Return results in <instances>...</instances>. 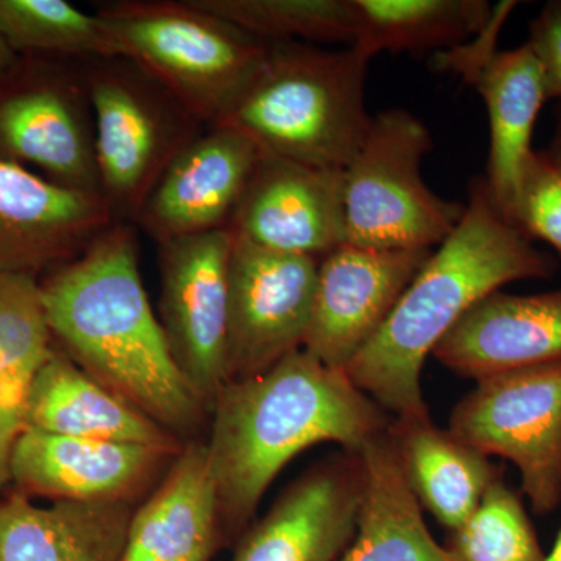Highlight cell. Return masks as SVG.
<instances>
[{
	"instance_id": "cell-23",
	"label": "cell",
	"mask_w": 561,
	"mask_h": 561,
	"mask_svg": "<svg viewBox=\"0 0 561 561\" xmlns=\"http://www.w3.org/2000/svg\"><path fill=\"white\" fill-rule=\"evenodd\" d=\"M359 454L365 470L359 522L339 561H453L424 523L389 431Z\"/></svg>"
},
{
	"instance_id": "cell-34",
	"label": "cell",
	"mask_w": 561,
	"mask_h": 561,
	"mask_svg": "<svg viewBox=\"0 0 561 561\" xmlns=\"http://www.w3.org/2000/svg\"><path fill=\"white\" fill-rule=\"evenodd\" d=\"M542 561H561V529L559 535H557L556 542H553L552 551Z\"/></svg>"
},
{
	"instance_id": "cell-3",
	"label": "cell",
	"mask_w": 561,
	"mask_h": 561,
	"mask_svg": "<svg viewBox=\"0 0 561 561\" xmlns=\"http://www.w3.org/2000/svg\"><path fill=\"white\" fill-rule=\"evenodd\" d=\"M556 271V261L501 216L485 180H476L456 230L432 251L345 373L394 419L430 416L421 371L435 346L482 298L513 280L549 278Z\"/></svg>"
},
{
	"instance_id": "cell-8",
	"label": "cell",
	"mask_w": 561,
	"mask_h": 561,
	"mask_svg": "<svg viewBox=\"0 0 561 561\" xmlns=\"http://www.w3.org/2000/svg\"><path fill=\"white\" fill-rule=\"evenodd\" d=\"M457 402L449 432L483 454L511 460L537 515L561 504V362L486 376Z\"/></svg>"
},
{
	"instance_id": "cell-31",
	"label": "cell",
	"mask_w": 561,
	"mask_h": 561,
	"mask_svg": "<svg viewBox=\"0 0 561 561\" xmlns=\"http://www.w3.org/2000/svg\"><path fill=\"white\" fill-rule=\"evenodd\" d=\"M527 46L540 65L548 101L561 99V0L546 3L530 22Z\"/></svg>"
},
{
	"instance_id": "cell-7",
	"label": "cell",
	"mask_w": 561,
	"mask_h": 561,
	"mask_svg": "<svg viewBox=\"0 0 561 561\" xmlns=\"http://www.w3.org/2000/svg\"><path fill=\"white\" fill-rule=\"evenodd\" d=\"M432 146L426 125L409 111L373 117L360 150L343 171L346 243L432 250L453 234L467 205L438 197L421 179V161Z\"/></svg>"
},
{
	"instance_id": "cell-2",
	"label": "cell",
	"mask_w": 561,
	"mask_h": 561,
	"mask_svg": "<svg viewBox=\"0 0 561 561\" xmlns=\"http://www.w3.org/2000/svg\"><path fill=\"white\" fill-rule=\"evenodd\" d=\"M206 443L225 540L242 537L271 483L291 459L337 443L359 453L389 431L381 405L305 348L271 370L221 387Z\"/></svg>"
},
{
	"instance_id": "cell-11",
	"label": "cell",
	"mask_w": 561,
	"mask_h": 561,
	"mask_svg": "<svg viewBox=\"0 0 561 561\" xmlns=\"http://www.w3.org/2000/svg\"><path fill=\"white\" fill-rule=\"evenodd\" d=\"M231 230L161 243V324L173 359L210 411L228 382Z\"/></svg>"
},
{
	"instance_id": "cell-29",
	"label": "cell",
	"mask_w": 561,
	"mask_h": 561,
	"mask_svg": "<svg viewBox=\"0 0 561 561\" xmlns=\"http://www.w3.org/2000/svg\"><path fill=\"white\" fill-rule=\"evenodd\" d=\"M54 343L39 279L0 275V381L28 387Z\"/></svg>"
},
{
	"instance_id": "cell-15",
	"label": "cell",
	"mask_w": 561,
	"mask_h": 561,
	"mask_svg": "<svg viewBox=\"0 0 561 561\" xmlns=\"http://www.w3.org/2000/svg\"><path fill=\"white\" fill-rule=\"evenodd\" d=\"M111 225L101 195L0 160V275H47L77 260Z\"/></svg>"
},
{
	"instance_id": "cell-10",
	"label": "cell",
	"mask_w": 561,
	"mask_h": 561,
	"mask_svg": "<svg viewBox=\"0 0 561 561\" xmlns=\"http://www.w3.org/2000/svg\"><path fill=\"white\" fill-rule=\"evenodd\" d=\"M319 257L236 238L228 267V382L271 370L305 346Z\"/></svg>"
},
{
	"instance_id": "cell-21",
	"label": "cell",
	"mask_w": 561,
	"mask_h": 561,
	"mask_svg": "<svg viewBox=\"0 0 561 561\" xmlns=\"http://www.w3.org/2000/svg\"><path fill=\"white\" fill-rule=\"evenodd\" d=\"M131 516L128 501L41 507L13 491L0 497V561H121Z\"/></svg>"
},
{
	"instance_id": "cell-33",
	"label": "cell",
	"mask_w": 561,
	"mask_h": 561,
	"mask_svg": "<svg viewBox=\"0 0 561 561\" xmlns=\"http://www.w3.org/2000/svg\"><path fill=\"white\" fill-rule=\"evenodd\" d=\"M20 58L21 57H18V55L11 50L7 41L2 38V35H0V79L16 66Z\"/></svg>"
},
{
	"instance_id": "cell-17",
	"label": "cell",
	"mask_w": 561,
	"mask_h": 561,
	"mask_svg": "<svg viewBox=\"0 0 561 561\" xmlns=\"http://www.w3.org/2000/svg\"><path fill=\"white\" fill-rule=\"evenodd\" d=\"M179 453L25 427L11 456L14 491L51 502L128 501Z\"/></svg>"
},
{
	"instance_id": "cell-5",
	"label": "cell",
	"mask_w": 561,
	"mask_h": 561,
	"mask_svg": "<svg viewBox=\"0 0 561 561\" xmlns=\"http://www.w3.org/2000/svg\"><path fill=\"white\" fill-rule=\"evenodd\" d=\"M102 18L125 50L208 127L220 124L249 87L267 43L194 0H111Z\"/></svg>"
},
{
	"instance_id": "cell-26",
	"label": "cell",
	"mask_w": 561,
	"mask_h": 561,
	"mask_svg": "<svg viewBox=\"0 0 561 561\" xmlns=\"http://www.w3.org/2000/svg\"><path fill=\"white\" fill-rule=\"evenodd\" d=\"M0 35L18 57L70 62L125 57L99 14L66 0H0Z\"/></svg>"
},
{
	"instance_id": "cell-28",
	"label": "cell",
	"mask_w": 561,
	"mask_h": 561,
	"mask_svg": "<svg viewBox=\"0 0 561 561\" xmlns=\"http://www.w3.org/2000/svg\"><path fill=\"white\" fill-rule=\"evenodd\" d=\"M453 561H542V551L522 494L497 472L478 508L445 545Z\"/></svg>"
},
{
	"instance_id": "cell-30",
	"label": "cell",
	"mask_w": 561,
	"mask_h": 561,
	"mask_svg": "<svg viewBox=\"0 0 561 561\" xmlns=\"http://www.w3.org/2000/svg\"><path fill=\"white\" fill-rule=\"evenodd\" d=\"M513 227L541 239L561 256V147L531 151L519 180Z\"/></svg>"
},
{
	"instance_id": "cell-24",
	"label": "cell",
	"mask_w": 561,
	"mask_h": 561,
	"mask_svg": "<svg viewBox=\"0 0 561 561\" xmlns=\"http://www.w3.org/2000/svg\"><path fill=\"white\" fill-rule=\"evenodd\" d=\"M389 434L421 508L449 531L470 518L502 470L451 432L435 426L431 416L394 419Z\"/></svg>"
},
{
	"instance_id": "cell-4",
	"label": "cell",
	"mask_w": 561,
	"mask_h": 561,
	"mask_svg": "<svg viewBox=\"0 0 561 561\" xmlns=\"http://www.w3.org/2000/svg\"><path fill=\"white\" fill-rule=\"evenodd\" d=\"M368 60L354 49L267 43L256 76L225 119L265 154L324 171H345L370 130Z\"/></svg>"
},
{
	"instance_id": "cell-27",
	"label": "cell",
	"mask_w": 561,
	"mask_h": 561,
	"mask_svg": "<svg viewBox=\"0 0 561 561\" xmlns=\"http://www.w3.org/2000/svg\"><path fill=\"white\" fill-rule=\"evenodd\" d=\"M265 43L353 44L350 0H194Z\"/></svg>"
},
{
	"instance_id": "cell-25",
	"label": "cell",
	"mask_w": 561,
	"mask_h": 561,
	"mask_svg": "<svg viewBox=\"0 0 561 561\" xmlns=\"http://www.w3.org/2000/svg\"><path fill=\"white\" fill-rule=\"evenodd\" d=\"M351 49L370 61L381 51L449 49L481 35L494 16L485 0H350Z\"/></svg>"
},
{
	"instance_id": "cell-16",
	"label": "cell",
	"mask_w": 561,
	"mask_h": 561,
	"mask_svg": "<svg viewBox=\"0 0 561 561\" xmlns=\"http://www.w3.org/2000/svg\"><path fill=\"white\" fill-rule=\"evenodd\" d=\"M343 186L341 171L261 151L230 230L264 249L321 260L346 243Z\"/></svg>"
},
{
	"instance_id": "cell-35",
	"label": "cell",
	"mask_w": 561,
	"mask_h": 561,
	"mask_svg": "<svg viewBox=\"0 0 561 561\" xmlns=\"http://www.w3.org/2000/svg\"><path fill=\"white\" fill-rule=\"evenodd\" d=\"M556 146L561 147V114L559 117V128H557V136H556Z\"/></svg>"
},
{
	"instance_id": "cell-12",
	"label": "cell",
	"mask_w": 561,
	"mask_h": 561,
	"mask_svg": "<svg viewBox=\"0 0 561 561\" xmlns=\"http://www.w3.org/2000/svg\"><path fill=\"white\" fill-rule=\"evenodd\" d=\"M432 250H370L343 243L321 257L305 348L343 370L382 330Z\"/></svg>"
},
{
	"instance_id": "cell-14",
	"label": "cell",
	"mask_w": 561,
	"mask_h": 561,
	"mask_svg": "<svg viewBox=\"0 0 561 561\" xmlns=\"http://www.w3.org/2000/svg\"><path fill=\"white\" fill-rule=\"evenodd\" d=\"M261 158L256 144L230 125H210L165 169L135 227L158 245L230 230Z\"/></svg>"
},
{
	"instance_id": "cell-13",
	"label": "cell",
	"mask_w": 561,
	"mask_h": 561,
	"mask_svg": "<svg viewBox=\"0 0 561 561\" xmlns=\"http://www.w3.org/2000/svg\"><path fill=\"white\" fill-rule=\"evenodd\" d=\"M359 453L309 468L251 524L231 561H339L356 535L364 497Z\"/></svg>"
},
{
	"instance_id": "cell-18",
	"label": "cell",
	"mask_w": 561,
	"mask_h": 561,
	"mask_svg": "<svg viewBox=\"0 0 561 561\" xmlns=\"http://www.w3.org/2000/svg\"><path fill=\"white\" fill-rule=\"evenodd\" d=\"M432 356L465 378L561 362V290L482 298L435 346Z\"/></svg>"
},
{
	"instance_id": "cell-22",
	"label": "cell",
	"mask_w": 561,
	"mask_h": 561,
	"mask_svg": "<svg viewBox=\"0 0 561 561\" xmlns=\"http://www.w3.org/2000/svg\"><path fill=\"white\" fill-rule=\"evenodd\" d=\"M485 101L490 116V157L485 183L491 198L512 225L519 180L531 151V133L542 103L548 101L545 79L534 51H496L467 79Z\"/></svg>"
},
{
	"instance_id": "cell-20",
	"label": "cell",
	"mask_w": 561,
	"mask_h": 561,
	"mask_svg": "<svg viewBox=\"0 0 561 561\" xmlns=\"http://www.w3.org/2000/svg\"><path fill=\"white\" fill-rule=\"evenodd\" d=\"M25 427L66 437L136 443L180 453V438L133 408L55 346L25 394Z\"/></svg>"
},
{
	"instance_id": "cell-6",
	"label": "cell",
	"mask_w": 561,
	"mask_h": 561,
	"mask_svg": "<svg viewBox=\"0 0 561 561\" xmlns=\"http://www.w3.org/2000/svg\"><path fill=\"white\" fill-rule=\"evenodd\" d=\"M79 66L94 114L101 197L114 224L133 225L165 169L208 125L131 58Z\"/></svg>"
},
{
	"instance_id": "cell-19",
	"label": "cell",
	"mask_w": 561,
	"mask_h": 561,
	"mask_svg": "<svg viewBox=\"0 0 561 561\" xmlns=\"http://www.w3.org/2000/svg\"><path fill=\"white\" fill-rule=\"evenodd\" d=\"M208 446L192 442L139 511L121 561H210L224 541Z\"/></svg>"
},
{
	"instance_id": "cell-1",
	"label": "cell",
	"mask_w": 561,
	"mask_h": 561,
	"mask_svg": "<svg viewBox=\"0 0 561 561\" xmlns=\"http://www.w3.org/2000/svg\"><path fill=\"white\" fill-rule=\"evenodd\" d=\"M139 256L138 228L111 225L77 260L39 280L44 311L73 364L176 438L187 437L209 412L173 359Z\"/></svg>"
},
{
	"instance_id": "cell-9",
	"label": "cell",
	"mask_w": 561,
	"mask_h": 561,
	"mask_svg": "<svg viewBox=\"0 0 561 561\" xmlns=\"http://www.w3.org/2000/svg\"><path fill=\"white\" fill-rule=\"evenodd\" d=\"M0 160L101 195L94 114L79 62L21 57L0 79Z\"/></svg>"
},
{
	"instance_id": "cell-32",
	"label": "cell",
	"mask_w": 561,
	"mask_h": 561,
	"mask_svg": "<svg viewBox=\"0 0 561 561\" xmlns=\"http://www.w3.org/2000/svg\"><path fill=\"white\" fill-rule=\"evenodd\" d=\"M28 387L0 381V494L11 482V456L25 430V394Z\"/></svg>"
}]
</instances>
